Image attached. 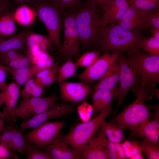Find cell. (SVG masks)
Wrapping results in <instances>:
<instances>
[{
  "mask_svg": "<svg viewBox=\"0 0 159 159\" xmlns=\"http://www.w3.org/2000/svg\"><path fill=\"white\" fill-rule=\"evenodd\" d=\"M143 37L140 30H129L112 23L100 32L96 45L104 53L139 50Z\"/></svg>",
  "mask_w": 159,
  "mask_h": 159,
  "instance_id": "1",
  "label": "cell"
},
{
  "mask_svg": "<svg viewBox=\"0 0 159 159\" xmlns=\"http://www.w3.org/2000/svg\"><path fill=\"white\" fill-rule=\"evenodd\" d=\"M99 7L95 0H86L76 8L75 21L84 50L96 45L101 18Z\"/></svg>",
  "mask_w": 159,
  "mask_h": 159,
  "instance_id": "2",
  "label": "cell"
},
{
  "mask_svg": "<svg viewBox=\"0 0 159 159\" xmlns=\"http://www.w3.org/2000/svg\"><path fill=\"white\" fill-rule=\"evenodd\" d=\"M76 9L70 8L62 12L64 39L57 57V62H61L62 64L69 59H77L80 57L81 41L75 21Z\"/></svg>",
  "mask_w": 159,
  "mask_h": 159,
  "instance_id": "3",
  "label": "cell"
},
{
  "mask_svg": "<svg viewBox=\"0 0 159 159\" xmlns=\"http://www.w3.org/2000/svg\"><path fill=\"white\" fill-rule=\"evenodd\" d=\"M29 5L45 26L53 47L57 52L62 45L61 32L63 10L56 4L44 0Z\"/></svg>",
  "mask_w": 159,
  "mask_h": 159,
  "instance_id": "4",
  "label": "cell"
},
{
  "mask_svg": "<svg viewBox=\"0 0 159 159\" xmlns=\"http://www.w3.org/2000/svg\"><path fill=\"white\" fill-rule=\"evenodd\" d=\"M111 111L112 108L103 110L91 120L75 125L66 135H61L62 138L78 154L80 149L95 136Z\"/></svg>",
  "mask_w": 159,
  "mask_h": 159,
  "instance_id": "5",
  "label": "cell"
},
{
  "mask_svg": "<svg viewBox=\"0 0 159 159\" xmlns=\"http://www.w3.org/2000/svg\"><path fill=\"white\" fill-rule=\"evenodd\" d=\"M144 102L142 98L136 96L131 104L125 107L123 111L114 118V123L123 128H128L133 133L155 115Z\"/></svg>",
  "mask_w": 159,
  "mask_h": 159,
  "instance_id": "6",
  "label": "cell"
},
{
  "mask_svg": "<svg viewBox=\"0 0 159 159\" xmlns=\"http://www.w3.org/2000/svg\"><path fill=\"white\" fill-rule=\"evenodd\" d=\"M135 60L142 76V82L131 91L134 92L145 89L153 83H159V56H150L140 50L127 51Z\"/></svg>",
  "mask_w": 159,
  "mask_h": 159,
  "instance_id": "7",
  "label": "cell"
},
{
  "mask_svg": "<svg viewBox=\"0 0 159 159\" xmlns=\"http://www.w3.org/2000/svg\"><path fill=\"white\" fill-rule=\"evenodd\" d=\"M120 72L119 85L115 91L114 98L117 100L116 111L123 103L125 97L133 86L138 71L137 64L133 58L127 54L120 56Z\"/></svg>",
  "mask_w": 159,
  "mask_h": 159,
  "instance_id": "8",
  "label": "cell"
},
{
  "mask_svg": "<svg viewBox=\"0 0 159 159\" xmlns=\"http://www.w3.org/2000/svg\"><path fill=\"white\" fill-rule=\"evenodd\" d=\"M58 100L55 93L44 97H22L16 107L15 115L24 120L31 118L54 106Z\"/></svg>",
  "mask_w": 159,
  "mask_h": 159,
  "instance_id": "9",
  "label": "cell"
},
{
  "mask_svg": "<svg viewBox=\"0 0 159 159\" xmlns=\"http://www.w3.org/2000/svg\"><path fill=\"white\" fill-rule=\"evenodd\" d=\"M65 120L59 122L47 121L24 135L26 141L42 148L51 143L63 127Z\"/></svg>",
  "mask_w": 159,
  "mask_h": 159,
  "instance_id": "10",
  "label": "cell"
},
{
  "mask_svg": "<svg viewBox=\"0 0 159 159\" xmlns=\"http://www.w3.org/2000/svg\"><path fill=\"white\" fill-rule=\"evenodd\" d=\"M122 52L105 53L99 57L90 66L80 73H76L74 77L81 82L93 83L98 80L108 71L114 61Z\"/></svg>",
  "mask_w": 159,
  "mask_h": 159,
  "instance_id": "11",
  "label": "cell"
},
{
  "mask_svg": "<svg viewBox=\"0 0 159 159\" xmlns=\"http://www.w3.org/2000/svg\"><path fill=\"white\" fill-rule=\"evenodd\" d=\"M76 110L72 104L64 102L57 103L52 107L29 119L24 120L21 124V128L24 130L34 129L44 122L52 119H56Z\"/></svg>",
  "mask_w": 159,
  "mask_h": 159,
  "instance_id": "12",
  "label": "cell"
},
{
  "mask_svg": "<svg viewBox=\"0 0 159 159\" xmlns=\"http://www.w3.org/2000/svg\"><path fill=\"white\" fill-rule=\"evenodd\" d=\"M60 99L65 102L79 104L85 102L92 89L89 83L63 81L58 83Z\"/></svg>",
  "mask_w": 159,
  "mask_h": 159,
  "instance_id": "13",
  "label": "cell"
},
{
  "mask_svg": "<svg viewBox=\"0 0 159 159\" xmlns=\"http://www.w3.org/2000/svg\"><path fill=\"white\" fill-rule=\"evenodd\" d=\"M129 6L126 0H107L100 6L102 13L100 32L110 24L120 19Z\"/></svg>",
  "mask_w": 159,
  "mask_h": 159,
  "instance_id": "14",
  "label": "cell"
},
{
  "mask_svg": "<svg viewBox=\"0 0 159 159\" xmlns=\"http://www.w3.org/2000/svg\"><path fill=\"white\" fill-rule=\"evenodd\" d=\"M3 94L5 107L3 110L4 120L8 122L16 121L15 111L20 92V86L16 82L10 84L1 92Z\"/></svg>",
  "mask_w": 159,
  "mask_h": 159,
  "instance_id": "15",
  "label": "cell"
},
{
  "mask_svg": "<svg viewBox=\"0 0 159 159\" xmlns=\"http://www.w3.org/2000/svg\"><path fill=\"white\" fill-rule=\"evenodd\" d=\"M146 11L135 9L129 6L122 17L115 23L129 30L147 28Z\"/></svg>",
  "mask_w": 159,
  "mask_h": 159,
  "instance_id": "16",
  "label": "cell"
},
{
  "mask_svg": "<svg viewBox=\"0 0 159 159\" xmlns=\"http://www.w3.org/2000/svg\"><path fill=\"white\" fill-rule=\"evenodd\" d=\"M59 134L50 144L44 146V152L52 159H78V154Z\"/></svg>",
  "mask_w": 159,
  "mask_h": 159,
  "instance_id": "17",
  "label": "cell"
},
{
  "mask_svg": "<svg viewBox=\"0 0 159 159\" xmlns=\"http://www.w3.org/2000/svg\"><path fill=\"white\" fill-rule=\"evenodd\" d=\"M152 108L156 114L153 118L146 121L133 133L145 140L153 143H158L159 136V109L158 104Z\"/></svg>",
  "mask_w": 159,
  "mask_h": 159,
  "instance_id": "18",
  "label": "cell"
},
{
  "mask_svg": "<svg viewBox=\"0 0 159 159\" xmlns=\"http://www.w3.org/2000/svg\"><path fill=\"white\" fill-rule=\"evenodd\" d=\"M26 49L29 54H36L37 53L52 51V44L48 35L46 36L32 32L28 34L26 40Z\"/></svg>",
  "mask_w": 159,
  "mask_h": 159,
  "instance_id": "19",
  "label": "cell"
},
{
  "mask_svg": "<svg viewBox=\"0 0 159 159\" xmlns=\"http://www.w3.org/2000/svg\"><path fill=\"white\" fill-rule=\"evenodd\" d=\"M120 56L114 61L107 72L98 80L93 90L104 89L116 90L120 75Z\"/></svg>",
  "mask_w": 159,
  "mask_h": 159,
  "instance_id": "20",
  "label": "cell"
},
{
  "mask_svg": "<svg viewBox=\"0 0 159 159\" xmlns=\"http://www.w3.org/2000/svg\"><path fill=\"white\" fill-rule=\"evenodd\" d=\"M88 143L89 145H85L78 152L79 159H108L100 136L94 137Z\"/></svg>",
  "mask_w": 159,
  "mask_h": 159,
  "instance_id": "21",
  "label": "cell"
},
{
  "mask_svg": "<svg viewBox=\"0 0 159 159\" xmlns=\"http://www.w3.org/2000/svg\"><path fill=\"white\" fill-rule=\"evenodd\" d=\"M115 90L98 89L94 90L92 95V108L95 114L112 108Z\"/></svg>",
  "mask_w": 159,
  "mask_h": 159,
  "instance_id": "22",
  "label": "cell"
},
{
  "mask_svg": "<svg viewBox=\"0 0 159 159\" xmlns=\"http://www.w3.org/2000/svg\"><path fill=\"white\" fill-rule=\"evenodd\" d=\"M31 30L26 29L18 34L5 39L0 46V54L10 50H22L26 49V40Z\"/></svg>",
  "mask_w": 159,
  "mask_h": 159,
  "instance_id": "23",
  "label": "cell"
},
{
  "mask_svg": "<svg viewBox=\"0 0 159 159\" xmlns=\"http://www.w3.org/2000/svg\"><path fill=\"white\" fill-rule=\"evenodd\" d=\"M43 69L37 65L29 66L19 69L8 66L7 71L12 76L16 83L19 86L24 84L29 79L34 77Z\"/></svg>",
  "mask_w": 159,
  "mask_h": 159,
  "instance_id": "24",
  "label": "cell"
},
{
  "mask_svg": "<svg viewBox=\"0 0 159 159\" xmlns=\"http://www.w3.org/2000/svg\"><path fill=\"white\" fill-rule=\"evenodd\" d=\"M36 16L33 9L29 5L20 4L15 9L14 17L15 21L24 26H29L34 22Z\"/></svg>",
  "mask_w": 159,
  "mask_h": 159,
  "instance_id": "25",
  "label": "cell"
},
{
  "mask_svg": "<svg viewBox=\"0 0 159 159\" xmlns=\"http://www.w3.org/2000/svg\"><path fill=\"white\" fill-rule=\"evenodd\" d=\"M15 9L6 11L0 16V36L7 37L16 33L17 28L14 17Z\"/></svg>",
  "mask_w": 159,
  "mask_h": 159,
  "instance_id": "26",
  "label": "cell"
},
{
  "mask_svg": "<svg viewBox=\"0 0 159 159\" xmlns=\"http://www.w3.org/2000/svg\"><path fill=\"white\" fill-rule=\"evenodd\" d=\"M44 87L32 77L24 84L20 92L22 98L40 97L43 94Z\"/></svg>",
  "mask_w": 159,
  "mask_h": 159,
  "instance_id": "27",
  "label": "cell"
},
{
  "mask_svg": "<svg viewBox=\"0 0 159 159\" xmlns=\"http://www.w3.org/2000/svg\"><path fill=\"white\" fill-rule=\"evenodd\" d=\"M78 66L76 62L69 59L58 67L56 82L59 83L74 75Z\"/></svg>",
  "mask_w": 159,
  "mask_h": 159,
  "instance_id": "28",
  "label": "cell"
},
{
  "mask_svg": "<svg viewBox=\"0 0 159 159\" xmlns=\"http://www.w3.org/2000/svg\"><path fill=\"white\" fill-rule=\"evenodd\" d=\"M139 48L149 56H159V40L153 37H143L139 42Z\"/></svg>",
  "mask_w": 159,
  "mask_h": 159,
  "instance_id": "29",
  "label": "cell"
},
{
  "mask_svg": "<svg viewBox=\"0 0 159 159\" xmlns=\"http://www.w3.org/2000/svg\"><path fill=\"white\" fill-rule=\"evenodd\" d=\"M24 130L21 128H15L11 138L10 148L23 155L26 153V143L23 134Z\"/></svg>",
  "mask_w": 159,
  "mask_h": 159,
  "instance_id": "30",
  "label": "cell"
},
{
  "mask_svg": "<svg viewBox=\"0 0 159 159\" xmlns=\"http://www.w3.org/2000/svg\"><path fill=\"white\" fill-rule=\"evenodd\" d=\"M138 142L148 159H159L158 143H152L143 140Z\"/></svg>",
  "mask_w": 159,
  "mask_h": 159,
  "instance_id": "31",
  "label": "cell"
},
{
  "mask_svg": "<svg viewBox=\"0 0 159 159\" xmlns=\"http://www.w3.org/2000/svg\"><path fill=\"white\" fill-rule=\"evenodd\" d=\"M100 50L93 49L86 52L77 59L76 63L78 67H87L93 64L99 57Z\"/></svg>",
  "mask_w": 159,
  "mask_h": 159,
  "instance_id": "32",
  "label": "cell"
},
{
  "mask_svg": "<svg viewBox=\"0 0 159 159\" xmlns=\"http://www.w3.org/2000/svg\"><path fill=\"white\" fill-rule=\"evenodd\" d=\"M26 159H52L45 152L40 150L34 143L26 141Z\"/></svg>",
  "mask_w": 159,
  "mask_h": 159,
  "instance_id": "33",
  "label": "cell"
},
{
  "mask_svg": "<svg viewBox=\"0 0 159 159\" xmlns=\"http://www.w3.org/2000/svg\"><path fill=\"white\" fill-rule=\"evenodd\" d=\"M130 1L129 6L144 11L157 9L159 8V0H131Z\"/></svg>",
  "mask_w": 159,
  "mask_h": 159,
  "instance_id": "34",
  "label": "cell"
},
{
  "mask_svg": "<svg viewBox=\"0 0 159 159\" xmlns=\"http://www.w3.org/2000/svg\"><path fill=\"white\" fill-rule=\"evenodd\" d=\"M147 29L150 30L159 28V9L146 11L145 14Z\"/></svg>",
  "mask_w": 159,
  "mask_h": 159,
  "instance_id": "35",
  "label": "cell"
},
{
  "mask_svg": "<svg viewBox=\"0 0 159 159\" xmlns=\"http://www.w3.org/2000/svg\"><path fill=\"white\" fill-rule=\"evenodd\" d=\"M124 141L121 144L125 151L127 158H130L142 151L138 142H131L126 140Z\"/></svg>",
  "mask_w": 159,
  "mask_h": 159,
  "instance_id": "36",
  "label": "cell"
},
{
  "mask_svg": "<svg viewBox=\"0 0 159 159\" xmlns=\"http://www.w3.org/2000/svg\"><path fill=\"white\" fill-rule=\"evenodd\" d=\"M31 61L29 56L28 55L27 57L23 56L11 60L6 65L12 68L19 69L29 66Z\"/></svg>",
  "mask_w": 159,
  "mask_h": 159,
  "instance_id": "37",
  "label": "cell"
},
{
  "mask_svg": "<svg viewBox=\"0 0 159 159\" xmlns=\"http://www.w3.org/2000/svg\"><path fill=\"white\" fill-rule=\"evenodd\" d=\"M59 64L57 62L51 67L44 69L39 72L36 75V80L39 82L42 79L57 73Z\"/></svg>",
  "mask_w": 159,
  "mask_h": 159,
  "instance_id": "38",
  "label": "cell"
},
{
  "mask_svg": "<svg viewBox=\"0 0 159 159\" xmlns=\"http://www.w3.org/2000/svg\"><path fill=\"white\" fill-rule=\"evenodd\" d=\"M100 128L104 132L110 141L116 143H120L122 141L117 138L111 128L110 123L104 121L101 125Z\"/></svg>",
  "mask_w": 159,
  "mask_h": 159,
  "instance_id": "39",
  "label": "cell"
},
{
  "mask_svg": "<svg viewBox=\"0 0 159 159\" xmlns=\"http://www.w3.org/2000/svg\"><path fill=\"white\" fill-rule=\"evenodd\" d=\"M19 157L15 150L0 144V159H19Z\"/></svg>",
  "mask_w": 159,
  "mask_h": 159,
  "instance_id": "40",
  "label": "cell"
},
{
  "mask_svg": "<svg viewBox=\"0 0 159 159\" xmlns=\"http://www.w3.org/2000/svg\"><path fill=\"white\" fill-rule=\"evenodd\" d=\"M23 56L15 50H10L0 54V64L6 65L9 62Z\"/></svg>",
  "mask_w": 159,
  "mask_h": 159,
  "instance_id": "41",
  "label": "cell"
},
{
  "mask_svg": "<svg viewBox=\"0 0 159 159\" xmlns=\"http://www.w3.org/2000/svg\"><path fill=\"white\" fill-rule=\"evenodd\" d=\"M18 4L11 0H0V16L6 11L16 9Z\"/></svg>",
  "mask_w": 159,
  "mask_h": 159,
  "instance_id": "42",
  "label": "cell"
},
{
  "mask_svg": "<svg viewBox=\"0 0 159 159\" xmlns=\"http://www.w3.org/2000/svg\"><path fill=\"white\" fill-rule=\"evenodd\" d=\"M82 3V0H61L58 6L61 9L64 10L70 8H76Z\"/></svg>",
  "mask_w": 159,
  "mask_h": 159,
  "instance_id": "43",
  "label": "cell"
},
{
  "mask_svg": "<svg viewBox=\"0 0 159 159\" xmlns=\"http://www.w3.org/2000/svg\"><path fill=\"white\" fill-rule=\"evenodd\" d=\"M8 66L0 64V90L2 92L7 86L6 82Z\"/></svg>",
  "mask_w": 159,
  "mask_h": 159,
  "instance_id": "44",
  "label": "cell"
},
{
  "mask_svg": "<svg viewBox=\"0 0 159 159\" xmlns=\"http://www.w3.org/2000/svg\"><path fill=\"white\" fill-rule=\"evenodd\" d=\"M110 124L116 136L122 141L125 140L124 137L125 129L122 128L115 123H110Z\"/></svg>",
  "mask_w": 159,
  "mask_h": 159,
  "instance_id": "45",
  "label": "cell"
},
{
  "mask_svg": "<svg viewBox=\"0 0 159 159\" xmlns=\"http://www.w3.org/2000/svg\"><path fill=\"white\" fill-rule=\"evenodd\" d=\"M57 73L43 78L39 82L44 87H50L54 82L57 81Z\"/></svg>",
  "mask_w": 159,
  "mask_h": 159,
  "instance_id": "46",
  "label": "cell"
},
{
  "mask_svg": "<svg viewBox=\"0 0 159 159\" xmlns=\"http://www.w3.org/2000/svg\"><path fill=\"white\" fill-rule=\"evenodd\" d=\"M117 153L120 159H126L127 158L125 151L120 143H118Z\"/></svg>",
  "mask_w": 159,
  "mask_h": 159,
  "instance_id": "47",
  "label": "cell"
},
{
  "mask_svg": "<svg viewBox=\"0 0 159 159\" xmlns=\"http://www.w3.org/2000/svg\"><path fill=\"white\" fill-rule=\"evenodd\" d=\"M105 151L108 159H120L116 152L110 151L105 149Z\"/></svg>",
  "mask_w": 159,
  "mask_h": 159,
  "instance_id": "48",
  "label": "cell"
},
{
  "mask_svg": "<svg viewBox=\"0 0 159 159\" xmlns=\"http://www.w3.org/2000/svg\"><path fill=\"white\" fill-rule=\"evenodd\" d=\"M19 4H31L37 2L42 0H11Z\"/></svg>",
  "mask_w": 159,
  "mask_h": 159,
  "instance_id": "49",
  "label": "cell"
},
{
  "mask_svg": "<svg viewBox=\"0 0 159 159\" xmlns=\"http://www.w3.org/2000/svg\"><path fill=\"white\" fill-rule=\"evenodd\" d=\"M150 32L152 37L159 40V28L151 29Z\"/></svg>",
  "mask_w": 159,
  "mask_h": 159,
  "instance_id": "50",
  "label": "cell"
},
{
  "mask_svg": "<svg viewBox=\"0 0 159 159\" xmlns=\"http://www.w3.org/2000/svg\"><path fill=\"white\" fill-rule=\"evenodd\" d=\"M4 113L0 110V131L1 132L3 131L5 129V126L4 124Z\"/></svg>",
  "mask_w": 159,
  "mask_h": 159,
  "instance_id": "51",
  "label": "cell"
},
{
  "mask_svg": "<svg viewBox=\"0 0 159 159\" xmlns=\"http://www.w3.org/2000/svg\"><path fill=\"white\" fill-rule=\"evenodd\" d=\"M130 159H144L143 156L141 153H138L130 158Z\"/></svg>",
  "mask_w": 159,
  "mask_h": 159,
  "instance_id": "52",
  "label": "cell"
},
{
  "mask_svg": "<svg viewBox=\"0 0 159 159\" xmlns=\"http://www.w3.org/2000/svg\"><path fill=\"white\" fill-rule=\"evenodd\" d=\"M54 3L58 6V5L61 0H44Z\"/></svg>",
  "mask_w": 159,
  "mask_h": 159,
  "instance_id": "53",
  "label": "cell"
},
{
  "mask_svg": "<svg viewBox=\"0 0 159 159\" xmlns=\"http://www.w3.org/2000/svg\"><path fill=\"white\" fill-rule=\"evenodd\" d=\"M99 7L107 0H95Z\"/></svg>",
  "mask_w": 159,
  "mask_h": 159,
  "instance_id": "54",
  "label": "cell"
},
{
  "mask_svg": "<svg viewBox=\"0 0 159 159\" xmlns=\"http://www.w3.org/2000/svg\"><path fill=\"white\" fill-rule=\"evenodd\" d=\"M4 103L3 95L1 92L0 93V107Z\"/></svg>",
  "mask_w": 159,
  "mask_h": 159,
  "instance_id": "55",
  "label": "cell"
},
{
  "mask_svg": "<svg viewBox=\"0 0 159 159\" xmlns=\"http://www.w3.org/2000/svg\"><path fill=\"white\" fill-rule=\"evenodd\" d=\"M6 38H7V37H4L0 36V46L2 42Z\"/></svg>",
  "mask_w": 159,
  "mask_h": 159,
  "instance_id": "56",
  "label": "cell"
},
{
  "mask_svg": "<svg viewBox=\"0 0 159 159\" xmlns=\"http://www.w3.org/2000/svg\"><path fill=\"white\" fill-rule=\"evenodd\" d=\"M1 132V131H0V132ZM1 135L0 133V137L1 136Z\"/></svg>",
  "mask_w": 159,
  "mask_h": 159,
  "instance_id": "57",
  "label": "cell"
},
{
  "mask_svg": "<svg viewBox=\"0 0 159 159\" xmlns=\"http://www.w3.org/2000/svg\"><path fill=\"white\" fill-rule=\"evenodd\" d=\"M129 0L130 1H131V0Z\"/></svg>",
  "mask_w": 159,
  "mask_h": 159,
  "instance_id": "58",
  "label": "cell"
},
{
  "mask_svg": "<svg viewBox=\"0 0 159 159\" xmlns=\"http://www.w3.org/2000/svg\"></svg>",
  "mask_w": 159,
  "mask_h": 159,
  "instance_id": "59",
  "label": "cell"
}]
</instances>
